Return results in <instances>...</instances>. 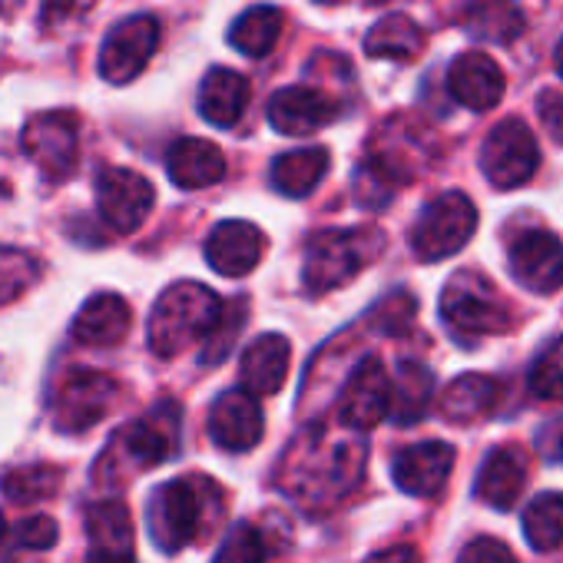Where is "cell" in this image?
Wrapping results in <instances>:
<instances>
[{"label":"cell","instance_id":"1","mask_svg":"<svg viewBox=\"0 0 563 563\" xmlns=\"http://www.w3.org/2000/svg\"><path fill=\"white\" fill-rule=\"evenodd\" d=\"M365 441L349 428L312 424L282 454L275 484L312 514L332 510L358 487L365 474Z\"/></svg>","mask_w":563,"mask_h":563},{"label":"cell","instance_id":"2","mask_svg":"<svg viewBox=\"0 0 563 563\" xmlns=\"http://www.w3.org/2000/svg\"><path fill=\"white\" fill-rule=\"evenodd\" d=\"M222 316L225 306L209 286H202V282H176L156 299L150 312V349L159 358H173L196 342H209Z\"/></svg>","mask_w":563,"mask_h":563},{"label":"cell","instance_id":"3","mask_svg":"<svg viewBox=\"0 0 563 563\" xmlns=\"http://www.w3.org/2000/svg\"><path fill=\"white\" fill-rule=\"evenodd\" d=\"M212 500H219V490L209 477H176L159 484L150 494L146 507L153 543L163 553H179L183 547H189L206 530Z\"/></svg>","mask_w":563,"mask_h":563},{"label":"cell","instance_id":"4","mask_svg":"<svg viewBox=\"0 0 563 563\" xmlns=\"http://www.w3.org/2000/svg\"><path fill=\"white\" fill-rule=\"evenodd\" d=\"M441 319L464 345L510 329V306L500 299L494 282L474 268L457 272L441 292Z\"/></svg>","mask_w":563,"mask_h":563},{"label":"cell","instance_id":"5","mask_svg":"<svg viewBox=\"0 0 563 563\" xmlns=\"http://www.w3.org/2000/svg\"><path fill=\"white\" fill-rule=\"evenodd\" d=\"M382 235L372 229H325L309 239L302 262V286L309 296H329L358 275V268L375 255Z\"/></svg>","mask_w":563,"mask_h":563},{"label":"cell","instance_id":"6","mask_svg":"<svg viewBox=\"0 0 563 563\" xmlns=\"http://www.w3.org/2000/svg\"><path fill=\"white\" fill-rule=\"evenodd\" d=\"M120 398L113 375L97 368H70L51 388V418L67 434H84L100 424Z\"/></svg>","mask_w":563,"mask_h":563},{"label":"cell","instance_id":"7","mask_svg":"<svg viewBox=\"0 0 563 563\" xmlns=\"http://www.w3.org/2000/svg\"><path fill=\"white\" fill-rule=\"evenodd\" d=\"M477 232V209L464 192H441L411 225V249L421 262H441L461 252Z\"/></svg>","mask_w":563,"mask_h":563},{"label":"cell","instance_id":"8","mask_svg":"<svg viewBox=\"0 0 563 563\" xmlns=\"http://www.w3.org/2000/svg\"><path fill=\"white\" fill-rule=\"evenodd\" d=\"M179 424H183V411L176 401H163L153 411H146L143 418L130 421L117 441L107 448V461L110 457H123L130 471H150L166 464L169 457H176L179 451Z\"/></svg>","mask_w":563,"mask_h":563},{"label":"cell","instance_id":"9","mask_svg":"<svg viewBox=\"0 0 563 563\" xmlns=\"http://www.w3.org/2000/svg\"><path fill=\"white\" fill-rule=\"evenodd\" d=\"M21 146L47 183H64L80 163V117L70 110L34 113L21 133Z\"/></svg>","mask_w":563,"mask_h":563},{"label":"cell","instance_id":"10","mask_svg":"<svg viewBox=\"0 0 563 563\" xmlns=\"http://www.w3.org/2000/svg\"><path fill=\"white\" fill-rule=\"evenodd\" d=\"M537 166H540V146L523 120H517V117L500 120L487 133V140L481 146V169L490 186L517 189L537 173Z\"/></svg>","mask_w":563,"mask_h":563},{"label":"cell","instance_id":"11","mask_svg":"<svg viewBox=\"0 0 563 563\" xmlns=\"http://www.w3.org/2000/svg\"><path fill=\"white\" fill-rule=\"evenodd\" d=\"M159 47V21L153 14H136L110 27L100 47V77L113 87L136 80Z\"/></svg>","mask_w":563,"mask_h":563},{"label":"cell","instance_id":"12","mask_svg":"<svg viewBox=\"0 0 563 563\" xmlns=\"http://www.w3.org/2000/svg\"><path fill=\"white\" fill-rule=\"evenodd\" d=\"M156 202V189L146 176H140L136 169H123V166H110L97 176V206L100 216L110 229L117 232H136L150 209Z\"/></svg>","mask_w":563,"mask_h":563},{"label":"cell","instance_id":"13","mask_svg":"<svg viewBox=\"0 0 563 563\" xmlns=\"http://www.w3.org/2000/svg\"><path fill=\"white\" fill-rule=\"evenodd\" d=\"M510 275L517 286L537 296H553L563 289V242L547 229H530L510 242L507 252Z\"/></svg>","mask_w":563,"mask_h":563},{"label":"cell","instance_id":"14","mask_svg":"<svg viewBox=\"0 0 563 563\" xmlns=\"http://www.w3.org/2000/svg\"><path fill=\"white\" fill-rule=\"evenodd\" d=\"M388 415H391V378L385 375V365L375 355H365L345 382L339 418L352 431H372Z\"/></svg>","mask_w":563,"mask_h":563},{"label":"cell","instance_id":"15","mask_svg":"<svg viewBox=\"0 0 563 563\" xmlns=\"http://www.w3.org/2000/svg\"><path fill=\"white\" fill-rule=\"evenodd\" d=\"M342 107L319 87H286L268 100V123L282 136H309L335 123Z\"/></svg>","mask_w":563,"mask_h":563},{"label":"cell","instance_id":"16","mask_svg":"<svg viewBox=\"0 0 563 563\" xmlns=\"http://www.w3.org/2000/svg\"><path fill=\"white\" fill-rule=\"evenodd\" d=\"M209 434L222 451H252L262 441V408L255 395L242 388L222 391L209 411Z\"/></svg>","mask_w":563,"mask_h":563},{"label":"cell","instance_id":"17","mask_svg":"<svg viewBox=\"0 0 563 563\" xmlns=\"http://www.w3.org/2000/svg\"><path fill=\"white\" fill-rule=\"evenodd\" d=\"M265 252V235L258 225L245 219H225L219 222L206 239V262L229 278L249 275Z\"/></svg>","mask_w":563,"mask_h":563},{"label":"cell","instance_id":"18","mask_svg":"<svg viewBox=\"0 0 563 563\" xmlns=\"http://www.w3.org/2000/svg\"><path fill=\"white\" fill-rule=\"evenodd\" d=\"M454 467V448L444 441H421L395 457V484L411 497H434Z\"/></svg>","mask_w":563,"mask_h":563},{"label":"cell","instance_id":"19","mask_svg":"<svg viewBox=\"0 0 563 563\" xmlns=\"http://www.w3.org/2000/svg\"><path fill=\"white\" fill-rule=\"evenodd\" d=\"M448 87H451V97L474 110V113H484V110H494L504 97V74L500 67L481 54V51H467L461 57H454L451 70H448Z\"/></svg>","mask_w":563,"mask_h":563},{"label":"cell","instance_id":"20","mask_svg":"<svg viewBox=\"0 0 563 563\" xmlns=\"http://www.w3.org/2000/svg\"><path fill=\"white\" fill-rule=\"evenodd\" d=\"M130 322H133V312H130V306H126L123 296H117V292H97L77 312V319L70 325V335L80 345L113 349V345H120L130 335Z\"/></svg>","mask_w":563,"mask_h":563},{"label":"cell","instance_id":"21","mask_svg":"<svg viewBox=\"0 0 563 563\" xmlns=\"http://www.w3.org/2000/svg\"><path fill=\"white\" fill-rule=\"evenodd\" d=\"M457 24L477 44L507 47L523 34L527 18H523L517 0H467Z\"/></svg>","mask_w":563,"mask_h":563},{"label":"cell","instance_id":"22","mask_svg":"<svg viewBox=\"0 0 563 563\" xmlns=\"http://www.w3.org/2000/svg\"><path fill=\"white\" fill-rule=\"evenodd\" d=\"M166 173L179 189H206L225 176V156L209 140L183 136L166 153Z\"/></svg>","mask_w":563,"mask_h":563},{"label":"cell","instance_id":"23","mask_svg":"<svg viewBox=\"0 0 563 563\" xmlns=\"http://www.w3.org/2000/svg\"><path fill=\"white\" fill-rule=\"evenodd\" d=\"M289 339L286 335H258L255 342H249V349L242 352V385L249 395H275L282 385H286L289 375Z\"/></svg>","mask_w":563,"mask_h":563},{"label":"cell","instance_id":"24","mask_svg":"<svg viewBox=\"0 0 563 563\" xmlns=\"http://www.w3.org/2000/svg\"><path fill=\"white\" fill-rule=\"evenodd\" d=\"M249 97H252V87L242 74H235L229 67H216L199 84V113L206 123L229 130L242 120Z\"/></svg>","mask_w":563,"mask_h":563},{"label":"cell","instance_id":"25","mask_svg":"<svg viewBox=\"0 0 563 563\" xmlns=\"http://www.w3.org/2000/svg\"><path fill=\"white\" fill-rule=\"evenodd\" d=\"M500 401V385L487 375H477V372H467L461 378H454L441 401H438V411L444 421H454V424H474L481 418H487Z\"/></svg>","mask_w":563,"mask_h":563},{"label":"cell","instance_id":"26","mask_svg":"<svg viewBox=\"0 0 563 563\" xmlns=\"http://www.w3.org/2000/svg\"><path fill=\"white\" fill-rule=\"evenodd\" d=\"M527 461L517 448H497L487 454L477 474V497L494 510H510L523 490Z\"/></svg>","mask_w":563,"mask_h":563},{"label":"cell","instance_id":"27","mask_svg":"<svg viewBox=\"0 0 563 563\" xmlns=\"http://www.w3.org/2000/svg\"><path fill=\"white\" fill-rule=\"evenodd\" d=\"M329 173V150L322 146H306V150H292L272 159V186L275 192L289 196V199H302L309 196Z\"/></svg>","mask_w":563,"mask_h":563},{"label":"cell","instance_id":"28","mask_svg":"<svg viewBox=\"0 0 563 563\" xmlns=\"http://www.w3.org/2000/svg\"><path fill=\"white\" fill-rule=\"evenodd\" d=\"M87 553H103V556H133V520L123 500H100L87 507Z\"/></svg>","mask_w":563,"mask_h":563},{"label":"cell","instance_id":"29","mask_svg":"<svg viewBox=\"0 0 563 563\" xmlns=\"http://www.w3.org/2000/svg\"><path fill=\"white\" fill-rule=\"evenodd\" d=\"M424 31L408 18V14H388L382 18L368 37H365V54L368 57H378V60H415L424 54Z\"/></svg>","mask_w":563,"mask_h":563},{"label":"cell","instance_id":"30","mask_svg":"<svg viewBox=\"0 0 563 563\" xmlns=\"http://www.w3.org/2000/svg\"><path fill=\"white\" fill-rule=\"evenodd\" d=\"M282 34V11L278 8H268V4H258V8H249L232 27H229V44L258 60L265 54H272L275 41Z\"/></svg>","mask_w":563,"mask_h":563},{"label":"cell","instance_id":"31","mask_svg":"<svg viewBox=\"0 0 563 563\" xmlns=\"http://www.w3.org/2000/svg\"><path fill=\"white\" fill-rule=\"evenodd\" d=\"M523 537L533 550L550 553L563 543V494L547 490L537 494L527 507H523Z\"/></svg>","mask_w":563,"mask_h":563},{"label":"cell","instance_id":"32","mask_svg":"<svg viewBox=\"0 0 563 563\" xmlns=\"http://www.w3.org/2000/svg\"><path fill=\"white\" fill-rule=\"evenodd\" d=\"M431 388H434V378L424 365L401 362L398 378L391 385V418L398 424H415L431 405Z\"/></svg>","mask_w":563,"mask_h":563},{"label":"cell","instance_id":"33","mask_svg":"<svg viewBox=\"0 0 563 563\" xmlns=\"http://www.w3.org/2000/svg\"><path fill=\"white\" fill-rule=\"evenodd\" d=\"M282 550V540L272 537L268 523H239L225 533L216 563H265Z\"/></svg>","mask_w":563,"mask_h":563},{"label":"cell","instance_id":"34","mask_svg":"<svg viewBox=\"0 0 563 563\" xmlns=\"http://www.w3.org/2000/svg\"><path fill=\"white\" fill-rule=\"evenodd\" d=\"M0 487H4L8 500L27 507V504H44L57 494L60 487V471L54 464H27V467H18L11 471L4 481H0Z\"/></svg>","mask_w":563,"mask_h":563},{"label":"cell","instance_id":"35","mask_svg":"<svg viewBox=\"0 0 563 563\" xmlns=\"http://www.w3.org/2000/svg\"><path fill=\"white\" fill-rule=\"evenodd\" d=\"M37 278H41V265L34 255L11 249V245H0V306L24 296Z\"/></svg>","mask_w":563,"mask_h":563},{"label":"cell","instance_id":"36","mask_svg":"<svg viewBox=\"0 0 563 563\" xmlns=\"http://www.w3.org/2000/svg\"><path fill=\"white\" fill-rule=\"evenodd\" d=\"M527 385L540 401H563V339H553L530 365Z\"/></svg>","mask_w":563,"mask_h":563},{"label":"cell","instance_id":"37","mask_svg":"<svg viewBox=\"0 0 563 563\" xmlns=\"http://www.w3.org/2000/svg\"><path fill=\"white\" fill-rule=\"evenodd\" d=\"M242 316H245V306L242 302H232V306H225V316H222V322H219V329L209 335V342H206V352H202V365H219L225 355H229V349L235 345V339H239V332H242Z\"/></svg>","mask_w":563,"mask_h":563},{"label":"cell","instance_id":"38","mask_svg":"<svg viewBox=\"0 0 563 563\" xmlns=\"http://www.w3.org/2000/svg\"><path fill=\"white\" fill-rule=\"evenodd\" d=\"M57 537H60V527L47 514H34V517L21 520L14 530V540L21 550H51L57 543Z\"/></svg>","mask_w":563,"mask_h":563},{"label":"cell","instance_id":"39","mask_svg":"<svg viewBox=\"0 0 563 563\" xmlns=\"http://www.w3.org/2000/svg\"><path fill=\"white\" fill-rule=\"evenodd\" d=\"M457 563H517V556L507 543H500L494 537H477L461 550Z\"/></svg>","mask_w":563,"mask_h":563},{"label":"cell","instance_id":"40","mask_svg":"<svg viewBox=\"0 0 563 563\" xmlns=\"http://www.w3.org/2000/svg\"><path fill=\"white\" fill-rule=\"evenodd\" d=\"M97 0H44L41 4V21L44 27H60L67 21H77L93 11Z\"/></svg>","mask_w":563,"mask_h":563},{"label":"cell","instance_id":"41","mask_svg":"<svg viewBox=\"0 0 563 563\" xmlns=\"http://www.w3.org/2000/svg\"><path fill=\"white\" fill-rule=\"evenodd\" d=\"M537 113H540L543 130L563 146V93L560 90H543L540 103H537Z\"/></svg>","mask_w":563,"mask_h":563},{"label":"cell","instance_id":"42","mask_svg":"<svg viewBox=\"0 0 563 563\" xmlns=\"http://www.w3.org/2000/svg\"><path fill=\"white\" fill-rule=\"evenodd\" d=\"M365 563H421V556L415 547H388V550H378L375 556H368Z\"/></svg>","mask_w":563,"mask_h":563},{"label":"cell","instance_id":"43","mask_svg":"<svg viewBox=\"0 0 563 563\" xmlns=\"http://www.w3.org/2000/svg\"><path fill=\"white\" fill-rule=\"evenodd\" d=\"M87 563H136V556H103V553H87Z\"/></svg>","mask_w":563,"mask_h":563},{"label":"cell","instance_id":"44","mask_svg":"<svg viewBox=\"0 0 563 563\" xmlns=\"http://www.w3.org/2000/svg\"><path fill=\"white\" fill-rule=\"evenodd\" d=\"M553 60H556V74L563 77V41L556 44V54H553Z\"/></svg>","mask_w":563,"mask_h":563},{"label":"cell","instance_id":"45","mask_svg":"<svg viewBox=\"0 0 563 563\" xmlns=\"http://www.w3.org/2000/svg\"><path fill=\"white\" fill-rule=\"evenodd\" d=\"M4 533H8V520H4V514H0V543H4Z\"/></svg>","mask_w":563,"mask_h":563},{"label":"cell","instance_id":"46","mask_svg":"<svg viewBox=\"0 0 563 563\" xmlns=\"http://www.w3.org/2000/svg\"><path fill=\"white\" fill-rule=\"evenodd\" d=\"M365 4H388V0H365Z\"/></svg>","mask_w":563,"mask_h":563},{"label":"cell","instance_id":"47","mask_svg":"<svg viewBox=\"0 0 563 563\" xmlns=\"http://www.w3.org/2000/svg\"><path fill=\"white\" fill-rule=\"evenodd\" d=\"M316 4H339V0H316Z\"/></svg>","mask_w":563,"mask_h":563}]
</instances>
